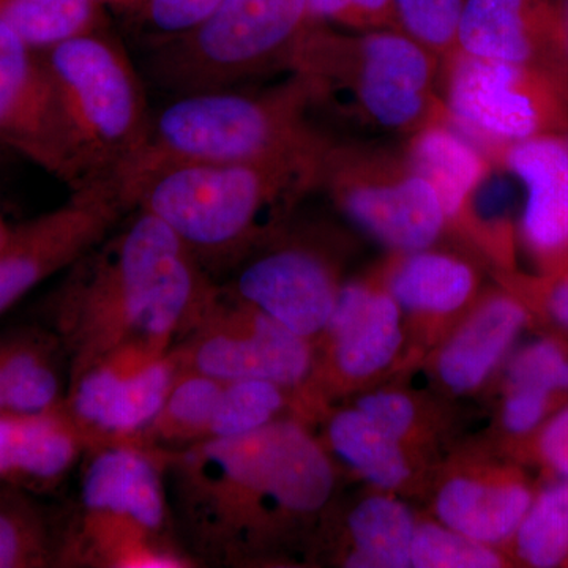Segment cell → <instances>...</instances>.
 I'll return each mask as SVG.
<instances>
[{"instance_id": "cell-16", "label": "cell", "mask_w": 568, "mask_h": 568, "mask_svg": "<svg viewBox=\"0 0 568 568\" xmlns=\"http://www.w3.org/2000/svg\"><path fill=\"white\" fill-rule=\"evenodd\" d=\"M495 159L525 190L521 235L529 252L547 267L568 261V144L564 134L530 138L496 153Z\"/></svg>"}, {"instance_id": "cell-33", "label": "cell", "mask_w": 568, "mask_h": 568, "mask_svg": "<svg viewBox=\"0 0 568 568\" xmlns=\"http://www.w3.org/2000/svg\"><path fill=\"white\" fill-rule=\"evenodd\" d=\"M398 28L436 54L458 51V26L465 0H394Z\"/></svg>"}, {"instance_id": "cell-29", "label": "cell", "mask_w": 568, "mask_h": 568, "mask_svg": "<svg viewBox=\"0 0 568 568\" xmlns=\"http://www.w3.org/2000/svg\"><path fill=\"white\" fill-rule=\"evenodd\" d=\"M0 24L37 50L102 28L99 0H0Z\"/></svg>"}, {"instance_id": "cell-26", "label": "cell", "mask_w": 568, "mask_h": 568, "mask_svg": "<svg viewBox=\"0 0 568 568\" xmlns=\"http://www.w3.org/2000/svg\"><path fill=\"white\" fill-rule=\"evenodd\" d=\"M223 386L222 379L181 368L162 410L140 444L173 450L204 440Z\"/></svg>"}, {"instance_id": "cell-6", "label": "cell", "mask_w": 568, "mask_h": 568, "mask_svg": "<svg viewBox=\"0 0 568 568\" xmlns=\"http://www.w3.org/2000/svg\"><path fill=\"white\" fill-rule=\"evenodd\" d=\"M316 102L302 73L264 92L223 89L175 95L152 115L148 142L122 183L142 168L166 162H265L320 151L306 122Z\"/></svg>"}, {"instance_id": "cell-21", "label": "cell", "mask_w": 568, "mask_h": 568, "mask_svg": "<svg viewBox=\"0 0 568 568\" xmlns=\"http://www.w3.org/2000/svg\"><path fill=\"white\" fill-rule=\"evenodd\" d=\"M525 306L508 295L484 302L448 339L437 358V373L457 394L474 390L487 381L525 327Z\"/></svg>"}, {"instance_id": "cell-23", "label": "cell", "mask_w": 568, "mask_h": 568, "mask_svg": "<svg viewBox=\"0 0 568 568\" xmlns=\"http://www.w3.org/2000/svg\"><path fill=\"white\" fill-rule=\"evenodd\" d=\"M406 160L432 183L447 220L458 219L465 212L470 194L493 168L477 144L467 140V134L437 121H428L417 130Z\"/></svg>"}, {"instance_id": "cell-11", "label": "cell", "mask_w": 568, "mask_h": 568, "mask_svg": "<svg viewBox=\"0 0 568 568\" xmlns=\"http://www.w3.org/2000/svg\"><path fill=\"white\" fill-rule=\"evenodd\" d=\"M183 369L222 381L257 379L301 387L315 368L312 342L216 287L173 346Z\"/></svg>"}, {"instance_id": "cell-22", "label": "cell", "mask_w": 568, "mask_h": 568, "mask_svg": "<svg viewBox=\"0 0 568 568\" xmlns=\"http://www.w3.org/2000/svg\"><path fill=\"white\" fill-rule=\"evenodd\" d=\"M532 499V493L517 481L457 477L440 489L436 511L447 528L495 545L515 536Z\"/></svg>"}, {"instance_id": "cell-38", "label": "cell", "mask_w": 568, "mask_h": 568, "mask_svg": "<svg viewBox=\"0 0 568 568\" xmlns=\"http://www.w3.org/2000/svg\"><path fill=\"white\" fill-rule=\"evenodd\" d=\"M551 395L529 388H508L504 403L503 424L514 435H526L541 424Z\"/></svg>"}, {"instance_id": "cell-40", "label": "cell", "mask_w": 568, "mask_h": 568, "mask_svg": "<svg viewBox=\"0 0 568 568\" xmlns=\"http://www.w3.org/2000/svg\"><path fill=\"white\" fill-rule=\"evenodd\" d=\"M540 452L545 462L568 480V407L545 426Z\"/></svg>"}, {"instance_id": "cell-15", "label": "cell", "mask_w": 568, "mask_h": 568, "mask_svg": "<svg viewBox=\"0 0 568 568\" xmlns=\"http://www.w3.org/2000/svg\"><path fill=\"white\" fill-rule=\"evenodd\" d=\"M11 151L59 179L58 114L50 71L37 48L0 24V153Z\"/></svg>"}, {"instance_id": "cell-20", "label": "cell", "mask_w": 568, "mask_h": 568, "mask_svg": "<svg viewBox=\"0 0 568 568\" xmlns=\"http://www.w3.org/2000/svg\"><path fill=\"white\" fill-rule=\"evenodd\" d=\"M548 31L549 0H465L458 51L474 58L549 65Z\"/></svg>"}, {"instance_id": "cell-25", "label": "cell", "mask_w": 568, "mask_h": 568, "mask_svg": "<svg viewBox=\"0 0 568 568\" xmlns=\"http://www.w3.org/2000/svg\"><path fill=\"white\" fill-rule=\"evenodd\" d=\"M354 555L347 567H410L417 525L405 504L386 496L362 500L349 515Z\"/></svg>"}, {"instance_id": "cell-12", "label": "cell", "mask_w": 568, "mask_h": 568, "mask_svg": "<svg viewBox=\"0 0 568 568\" xmlns=\"http://www.w3.org/2000/svg\"><path fill=\"white\" fill-rule=\"evenodd\" d=\"M71 192L67 203L9 231L0 244V316L77 263L129 212L112 185Z\"/></svg>"}, {"instance_id": "cell-44", "label": "cell", "mask_w": 568, "mask_h": 568, "mask_svg": "<svg viewBox=\"0 0 568 568\" xmlns=\"http://www.w3.org/2000/svg\"><path fill=\"white\" fill-rule=\"evenodd\" d=\"M564 136H566V141H567V144H568V133L564 134Z\"/></svg>"}, {"instance_id": "cell-5", "label": "cell", "mask_w": 568, "mask_h": 568, "mask_svg": "<svg viewBox=\"0 0 568 568\" xmlns=\"http://www.w3.org/2000/svg\"><path fill=\"white\" fill-rule=\"evenodd\" d=\"M40 51L54 91L59 179L71 190L102 183L118 190L144 151L152 121L133 62L102 29Z\"/></svg>"}, {"instance_id": "cell-3", "label": "cell", "mask_w": 568, "mask_h": 568, "mask_svg": "<svg viewBox=\"0 0 568 568\" xmlns=\"http://www.w3.org/2000/svg\"><path fill=\"white\" fill-rule=\"evenodd\" d=\"M325 144L265 162L156 163L126 179L119 194L126 211L142 209L162 220L215 280L252 254L316 185Z\"/></svg>"}, {"instance_id": "cell-4", "label": "cell", "mask_w": 568, "mask_h": 568, "mask_svg": "<svg viewBox=\"0 0 568 568\" xmlns=\"http://www.w3.org/2000/svg\"><path fill=\"white\" fill-rule=\"evenodd\" d=\"M77 473V491L55 515V567H196L175 534L159 448L95 444Z\"/></svg>"}, {"instance_id": "cell-2", "label": "cell", "mask_w": 568, "mask_h": 568, "mask_svg": "<svg viewBox=\"0 0 568 568\" xmlns=\"http://www.w3.org/2000/svg\"><path fill=\"white\" fill-rule=\"evenodd\" d=\"M112 231L67 268L48 305V327L69 355L70 381L114 355L173 349L219 287L152 213L134 209Z\"/></svg>"}, {"instance_id": "cell-10", "label": "cell", "mask_w": 568, "mask_h": 568, "mask_svg": "<svg viewBox=\"0 0 568 568\" xmlns=\"http://www.w3.org/2000/svg\"><path fill=\"white\" fill-rule=\"evenodd\" d=\"M317 183L366 234L396 252L429 248L447 215L432 183L409 166L381 153L325 145Z\"/></svg>"}, {"instance_id": "cell-18", "label": "cell", "mask_w": 568, "mask_h": 568, "mask_svg": "<svg viewBox=\"0 0 568 568\" xmlns=\"http://www.w3.org/2000/svg\"><path fill=\"white\" fill-rule=\"evenodd\" d=\"M324 334L331 339L336 369L351 379H364L386 368L402 347V306L388 291L345 284Z\"/></svg>"}, {"instance_id": "cell-30", "label": "cell", "mask_w": 568, "mask_h": 568, "mask_svg": "<svg viewBox=\"0 0 568 568\" xmlns=\"http://www.w3.org/2000/svg\"><path fill=\"white\" fill-rule=\"evenodd\" d=\"M519 558L530 567H558L568 558V480L549 485L532 499L517 532Z\"/></svg>"}, {"instance_id": "cell-42", "label": "cell", "mask_w": 568, "mask_h": 568, "mask_svg": "<svg viewBox=\"0 0 568 568\" xmlns=\"http://www.w3.org/2000/svg\"><path fill=\"white\" fill-rule=\"evenodd\" d=\"M100 3H114V6L129 7V9H133L136 6L138 0H99Z\"/></svg>"}, {"instance_id": "cell-43", "label": "cell", "mask_w": 568, "mask_h": 568, "mask_svg": "<svg viewBox=\"0 0 568 568\" xmlns=\"http://www.w3.org/2000/svg\"><path fill=\"white\" fill-rule=\"evenodd\" d=\"M0 413H7L6 395H3L2 381H0Z\"/></svg>"}, {"instance_id": "cell-19", "label": "cell", "mask_w": 568, "mask_h": 568, "mask_svg": "<svg viewBox=\"0 0 568 568\" xmlns=\"http://www.w3.org/2000/svg\"><path fill=\"white\" fill-rule=\"evenodd\" d=\"M0 381L7 413L37 414L65 402L70 364L48 325H22L0 334Z\"/></svg>"}, {"instance_id": "cell-39", "label": "cell", "mask_w": 568, "mask_h": 568, "mask_svg": "<svg viewBox=\"0 0 568 568\" xmlns=\"http://www.w3.org/2000/svg\"><path fill=\"white\" fill-rule=\"evenodd\" d=\"M548 62L568 80V0H549Z\"/></svg>"}, {"instance_id": "cell-31", "label": "cell", "mask_w": 568, "mask_h": 568, "mask_svg": "<svg viewBox=\"0 0 568 568\" xmlns=\"http://www.w3.org/2000/svg\"><path fill=\"white\" fill-rule=\"evenodd\" d=\"M286 390L268 381H224L205 439L245 435L276 420L286 406Z\"/></svg>"}, {"instance_id": "cell-17", "label": "cell", "mask_w": 568, "mask_h": 568, "mask_svg": "<svg viewBox=\"0 0 568 568\" xmlns=\"http://www.w3.org/2000/svg\"><path fill=\"white\" fill-rule=\"evenodd\" d=\"M88 447L63 403L44 413H0V485L50 495L77 469Z\"/></svg>"}, {"instance_id": "cell-34", "label": "cell", "mask_w": 568, "mask_h": 568, "mask_svg": "<svg viewBox=\"0 0 568 568\" xmlns=\"http://www.w3.org/2000/svg\"><path fill=\"white\" fill-rule=\"evenodd\" d=\"M507 383L508 388H529L548 395L568 392V357L558 343L538 339L511 358Z\"/></svg>"}, {"instance_id": "cell-37", "label": "cell", "mask_w": 568, "mask_h": 568, "mask_svg": "<svg viewBox=\"0 0 568 568\" xmlns=\"http://www.w3.org/2000/svg\"><path fill=\"white\" fill-rule=\"evenodd\" d=\"M372 424L402 443L416 420V407L398 392H376L358 399L357 407Z\"/></svg>"}, {"instance_id": "cell-35", "label": "cell", "mask_w": 568, "mask_h": 568, "mask_svg": "<svg viewBox=\"0 0 568 568\" xmlns=\"http://www.w3.org/2000/svg\"><path fill=\"white\" fill-rule=\"evenodd\" d=\"M224 0H138L133 7L142 31L153 43L192 32L212 17Z\"/></svg>"}, {"instance_id": "cell-7", "label": "cell", "mask_w": 568, "mask_h": 568, "mask_svg": "<svg viewBox=\"0 0 568 568\" xmlns=\"http://www.w3.org/2000/svg\"><path fill=\"white\" fill-rule=\"evenodd\" d=\"M312 26L306 0H224L192 32L153 43L149 70L175 95L241 88L275 67L293 69Z\"/></svg>"}, {"instance_id": "cell-27", "label": "cell", "mask_w": 568, "mask_h": 568, "mask_svg": "<svg viewBox=\"0 0 568 568\" xmlns=\"http://www.w3.org/2000/svg\"><path fill=\"white\" fill-rule=\"evenodd\" d=\"M328 443L339 458L376 487L405 484L410 470L402 443L357 409L342 410L328 424Z\"/></svg>"}, {"instance_id": "cell-9", "label": "cell", "mask_w": 568, "mask_h": 568, "mask_svg": "<svg viewBox=\"0 0 568 568\" xmlns=\"http://www.w3.org/2000/svg\"><path fill=\"white\" fill-rule=\"evenodd\" d=\"M447 108L463 133L495 151L568 133V80L541 62H506L454 52Z\"/></svg>"}, {"instance_id": "cell-14", "label": "cell", "mask_w": 568, "mask_h": 568, "mask_svg": "<svg viewBox=\"0 0 568 568\" xmlns=\"http://www.w3.org/2000/svg\"><path fill=\"white\" fill-rule=\"evenodd\" d=\"M220 287L310 342L324 334L339 290L324 256L298 244L248 254Z\"/></svg>"}, {"instance_id": "cell-24", "label": "cell", "mask_w": 568, "mask_h": 568, "mask_svg": "<svg viewBox=\"0 0 568 568\" xmlns=\"http://www.w3.org/2000/svg\"><path fill=\"white\" fill-rule=\"evenodd\" d=\"M392 268L387 291L396 304L422 315H448L469 301L476 287L473 268L450 254L405 253Z\"/></svg>"}, {"instance_id": "cell-28", "label": "cell", "mask_w": 568, "mask_h": 568, "mask_svg": "<svg viewBox=\"0 0 568 568\" xmlns=\"http://www.w3.org/2000/svg\"><path fill=\"white\" fill-rule=\"evenodd\" d=\"M55 515L36 496L0 485V568L55 567Z\"/></svg>"}, {"instance_id": "cell-32", "label": "cell", "mask_w": 568, "mask_h": 568, "mask_svg": "<svg viewBox=\"0 0 568 568\" xmlns=\"http://www.w3.org/2000/svg\"><path fill=\"white\" fill-rule=\"evenodd\" d=\"M503 559L489 545L463 536L446 525H417L410 567L416 568H495Z\"/></svg>"}, {"instance_id": "cell-13", "label": "cell", "mask_w": 568, "mask_h": 568, "mask_svg": "<svg viewBox=\"0 0 568 568\" xmlns=\"http://www.w3.org/2000/svg\"><path fill=\"white\" fill-rule=\"evenodd\" d=\"M179 373L181 364L173 349L114 355L71 379L63 406L89 447L140 443Z\"/></svg>"}, {"instance_id": "cell-41", "label": "cell", "mask_w": 568, "mask_h": 568, "mask_svg": "<svg viewBox=\"0 0 568 568\" xmlns=\"http://www.w3.org/2000/svg\"><path fill=\"white\" fill-rule=\"evenodd\" d=\"M558 268V274L548 287L547 310L551 320L568 331V261Z\"/></svg>"}, {"instance_id": "cell-1", "label": "cell", "mask_w": 568, "mask_h": 568, "mask_svg": "<svg viewBox=\"0 0 568 568\" xmlns=\"http://www.w3.org/2000/svg\"><path fill=\"white\" fill-rule=\"evenodd\" d=\"M175 534L196 567H239L290 544L335 487L327 454L293 418L160 450Z\"/></svg>"}, {"instance_id": "cell-8", "label": "cell", "mask_w": 568, "mask_h": 568, "mask_svg": "<svg viewBox=\"0 0 568 568\" xmlns=\"http://www.w3.org/2000/svg\"><path fill=\"white\" fill-rule=\"evenodd\" d=\"M293 70L315 84L353 92L366 121L384 130L420 129L428 122L432 52L398 29L358 37L335 36L313 24L301 41Z\"/></svg>"}, {"instance_id": "cell-36", "label": "cell", "mask_w": 568, "mask_h": 568, "mask_svg": "<svg viewBox=\"0 0 568 568\" xmlns=\"http://www.w3.org/2000/svg\"><path fill=\"white\" fill-rule=\"evenodd\" d=\"M313 24H336L357 31L398 29L394 0H306Z\"/></svg>"}]
</instances>
